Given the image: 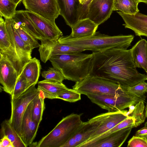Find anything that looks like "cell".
<instances>
[{
    "label": "cell",
    "mask_w": 147,
    "mask_h": 147,
    "mask_svg": "<svg viewBox=\"0 0 147 147\" xmlns=\"http://www.w3.org/2000/svg\"><path fill=\"white\" fill-rule=\"evenodd\" d=\"M132 127L122 129L109 135L88 144L85 147H120L130 134Z\"/></svg>",
    "instance_id": "cell-18"
},
{
    "label": "cell",
    "mask_w": 147,
    "mask_h": 147,
    "mask_svg": "<svg viewBox=\"0 0 147 147\" xmlns=\"http://www.w3.org/2000/svg\"><path fill=\"white\" fill-rule=\"evenodd\" d=\"M81 115L72 113L63 118L37 143V147H61L82 124Z\"/></svg>",
    "instance_id": "cell-4"
},
{
    "label": "cell",
    "mask_w": 147,
    "mask_h": 147,
    "mask_svg": "<svg viewBox=\"0 0 147 147\" xmlns=\"http://www.w3.org/2000/svg\"><path fill=\"white\" fill-rule=\"evenodd\" d=\"M128 147H147V138L134 136L128 142Z\"/></svg>",
    "instance_id": "cell-36"
},
{
    "label": "cell",
    "mask_w": 147,
    "mask_h": 147,
    "mask_svg": "<svg viewBox=\"0 0 147 147\" xmlns=\"http://www.w3.org/2000/svg\"><path fill=\"white\" fill-rule=\"evenodd\" d=\"M93 103L109 111H119L129 108L145 99L126 94L118 96L107 94H88L86 96Z\"/></svg>",
    "instance_id": "cell-6"
},
{
    "label": "cell",
    "mask_w": 147,
    "mask_h": 147,
    "mask_svg": "<svg viewBox=\"0 0 147 147\" xmlns=\"http://www.w3.org/2000/svg\"><path fill=\"white\" fill-rule=\"evenodd\" d=\"M144 102L140 101L134 105V108H129L130 113L129 116L133 117L135 120L134 127H137L144 123L145 119L144 113L145 106Z\"/></svg>",
    "instance_id": "cell-30"
},
{
    "label": "cell",
    "mask_w": 147,
    "mask_h": 147,
    "mask_svg": "<svg viewBox=\"0 0 147 147\" xmlns=\"http://www.w3.org/2000/svg\"><path fill=\"white\" fill-rule=\"evenodd\" d=\"M78 145L73 136L61 147H78Z\"/></svg>",
    "instance_id": "cell-39"
},
{
    "label": "cell",
    "mask_w": 147,
    "mask_h": 147,
    "mask_svg": "<svg viewBox=\"0 0 147 147\" xmlns=\"http://www.w3.org/2000/svg\"><path fill=\"white\" fill-rule=\"evenodd\" d=\"M135 136L147 138V128L144 127L138 130L136 132Z\"/></svg>",
    "instance_id": "cell-40"
},
{
    "label": "cell",
    "mask_w": 147,
    "mask_h": 147,
    "mask_svg": "<svg viewBox=\"0 0 147 147\" xmlns=\"http://www.w3.org/2000/svg\"><path fill=\"white\" fill-rule=\"evenodd\" d=\"M19 76L7 57L0 53V83L3 90L11 95Z\"/></svg>",
    "instance_id": "cell-13"
},
{
    "label": "cell",
    "mask_w": 147,
    "mask_h": 147,
    "mask_svg": "<svg viewBox=\"0 0 147 147\" xmlns=\"http://www.w3.org/2000/svg\"><path fill=\"white\" fill-rule=\"evenodd\" d=\"M92 0H86L84 5H81L80 11V20L86 18L88 6Z\"/></svg>",
    "instance_id": "cell-37"
},
{
    "label": "cell",
    "mask_w": 147,
    "mask_h": 147,
    "mask_svg": "<svg viewBox=\"0 0 147 147\" xmlns=\"http://www.w3.org/2000/svg\"><path fill=\"white\" fill-rule=\"evenodd\" d=\"M45 98L43 92L39 90L38 94L32 100L33 103L32 119L33 121L39 123L42 121L43 111L45 109Z\"/></svg>",
    "instance_id": "cell-27"
},
{
    "label": "cell",
    "mask_w": 147,
    "mask_h": 147,
    "mask_svg": "<svg viewBox=\"0 0 147 147\" xmlns=\"http://www.w3.org/2000/svg\"><path fill=\"white\" fill-rule=\"evenodd\" d=\"M145 115L146 117L147 118V103L146 104V108L145 109Z\"/></svg>",
    "instance_id": "cell-44"
},
{
    "label": "cell",
    "mask_w": 147,
    "mask_h": 147,
    "mask_svg": "<svg viewBox=\"0 0 147 147\" xmlns=\"http://www.w3.org/2000/svg\"><path fill=\"white\" fill-rule=\"evenodd\" d=\"M114 2V0H92L88 6L86 18L98 26L110 18Z\"/></svg>",
    "instance_id": "cell-10"
},
{
    "label": "cell",
    "mask_w": 147,
    "mask_h": 147,
    "mask_svg": "<svg viewBox=\"0 0 147 147\" xmlns=\"http://www.w3.org/2000/svg\"><path fill=\"white\" fill-rule=\"evenodd\" d=\"M139 2L137 0H114L113 11L119 10L125 13L134 15L139 12Z\"/></svg>",
    "instance_id": "cell-26"
},
{
    "label": "cell",
    "mask_w": 147,
    "mask_h": 147,
    "mask_svg": "<svg viewBox=\"0 0 147 147\" xmlns=\"http://www.w3.org/2000/svg\"><path fill=\"white\" fill-rule=\"evenodd\" d=\"M12 19L19 26L37 39L41 40L43 39L42 36L26 14L25 10L16 11Z\"/></svg>",
    "instance_id": "cell-24"
},
{
    "label": "cell",
    "mask_w": 147,
    "mask_h": 147,
    "mask_svg": "<svg viewBox=\"0 0 147 147\" xmlns=\"http://www.w3.org/2000/svg\"><path fill=\"white\" fill-rule=\"evenodd\" d=\"M98 26L89 18L80 20L71 28V32L69 36L75 38L91 36L95 34Z\"/></svg>",
    "instance_id": "cell-21"
},
{
    "label": "cell",
    "mask_w": 147,
    "mask_h": 147,
    "mask_svg": "<svg viewBox=\"0 0 147 147\" xmlns=\"http://www.w3.org/2000/svg\"><path fill=\"white\" fill-rule=\"evenodd\" d=\"M41 69L40 61L35 57L31 59L23 67L21 73L26 79L27 89L37 84Z\"/></svg>",
    "instance_id": "cell-23"
},
{
    "label": "cell",
    "mask_w": 147,
    "mask_h": 147,
    "mask_svg": "<svg viewBox=\"0 0 147 147\" xmlns=\"http://www.w3.org/2000/svg\"><path fill=\"white\" fill-rule=\"evenodd\" d=\"M13 20L14 27L22 40L29 45L32 49L39 47L40 44L38 42V39L19 26L13 19Z\"/></svg>",
    "instance_id": "cell-29"
},
{
    "label": "cell",
    "mask_w": 147,
    "mask_h": 147,
    "mask_svg": "<svg viewBox=\"0 0 147 147\" xmlns=\"http://www.w3.org/2000/svg\"><path fill=\"white\" fill-rule=\"evenodd\" d=\"M81 94L73 89H69L59 94L57 99H61L69 102H75L81 99Z\"/></svg>",
    "instance_id": "cell-34"
},
{
    "label": "cell",
    "mask_w": 147,
    "mask_h": 147,
    "mask_svg": "<svg viewBox=\"0 0 147 147\" xmlns=\"http://www.w3.org/2000/svg\"><path fill=\"white\" fill-rule=\"evenodd\" d=\"M61 16L71 28L80 20L81 4L79 0H57Z\"/></svg>",
    "instance_id": "cell-14"
},
{
    "label": "cell",
    "mask_w": 147,
    "mask_h": 147,
    "mask_svg": "<svg viewBox=\"0 0 147 147\" xmlns=\"http://www.w3.org/2000/svg\"><path fill=\"white\" fill-rule=\"evenodd\" d=\"M134 38L131 34L111 36L96 32L92 36L81 38L62 36L58 41L61 44L80 48L84 51L97 52L115 48L127 49Z\"/></svg>",
    "instance_id": "cell-2"
},
{
    "label": "cell",
    "mask_w": 147,
    "mask_h": 147,
    "mask_svg": "<svg viewBox=\"0 0 147 147\" xmlns=\"http://www.w3.org/2000/svg\"><path fill=\"white\" fill-rule=\"evenodd\" d=\"M117 13L125 22V28L131 29L136 36L147 37V15L139 12L134 15L125 13L121 11Z\"/></svg>",
    "instance_id": "cell-15"
},
{
    "label": "cell",
    "mask_w": 147,
    "mask_h": 147,
    "mask_svg": "<svg viewBox=\"0 0 147 147\" xmlns=\"http://www.w3.org/2000/svg\"><path fill=\"white\" fill-rule=\"evenodd\" d=\"M40 41L38 51L40 59L44 63L55 55L74 54L84 51L80 48L61 44L58 42V40L55 41L42 39Z\"/></svg>",
    "instance_id": "cell-9"
},
{
    "label": "cell",
    "mask_w": 147,
    "mask_h": 147,
    "mask_svg": "<svg viewBox=\"0 0 147 147\" xmlns=\"http://www.w3.org/2000/svg\"><path fill=\"white\" fill-rule=\"evenodd\" d=\"M25 8L45 19L55 23L60 15L57 0H22Z\"/></svg>",
    "instance_id": "cell-8"
},
{
    "label": "cell",
    "mask_w": 147,
    "mask_h": 147,
    "mask_svg": "<svg viewBox=\"0 0 147 147\" xmlns=\"http://www.w3.org/2000/svg\"><path fill=\"white\" fill-rule=\"evenodd\" d=\"M90 76L103 78L122 87L134 86L147 80L139 73L131 57L130 49L112 48L93 52Z\"/></svg>",
    "instance_id": "cell-1"
},
{
    "label": "cell",
    "mask_w": 147,
    "mask_h": 147,
    "mask_svg": "<svg viewBox=\"0 0 147 147\" xmlns=\"http://www.w3.org/2000/svg\"><path fill=\"white\" fill-rule=\"evenodd\" d=\"M42 77L45 79L51 80L62 82L64 77L60 71L53 67H50L47 70L41 73Z\"/></svg>",
    "instance_id": "cell-35"
},
{
    "label": "cell",
    "mask_w": 147,
    "mask_h": 147,
    "mask_svg": "<svg viewBox=\"0 0 147 147\" xmlns=\"http://www.w3.org/2000/svg\"><path fill=\"white\" fill-rule=\"evenodd\" d=\"M135 122L134 119L133 117L129 116L127 118L111 129L97 137L88 141L87 142L88 144L93 142L107 136L115 132L125 128L129 127H134Z\"/></svg>",
    "instance_id": "cell-28"
},
{
    "label": "cell",
    "mask_w": 147,
    "mask_h": 147,
    "mask_svg": "<svg viewBox=\"0 0 147 147\" xmlns=\"http://www.w3.org/2000/svg\"><path fill=\"white\" fill-rule=\"evenodd\" d=\"M26 79L21 73L19 75L14 88L11 95V99L16 98L21 95L27 89Z\"/></svg>",
    "instance_id": "cell-33"
},
{
    "label": "cell",
    "mask_w": 147,
    "mask_h": 147,
    "mask_svg": "<svg viewBox=\"0 0 147 147\" xmlns=\"http://www.w3.org/2000/svg\"><path fill=\"white\" fill-rule=\"evenodd\" d=\"M73 89L81 94H107L118 96L128 94L119 84L107 80L89 75L76 82Z\"/></svg>",
    "instance_id": "cell-5"
},
{
    "label": "cell",
    "mask_w": 147,
    "mask_h": 147,
    "mask_svg": "<svg viewBox=\"0 0 147 147\" xmlns=\"http://www.w3.org/2000/svg\"><path fill=\"white\" fill-rule=\"evenodd\" d=\"M18 5L10 0H0V15L5 19H12Z\"/></svg>",
    "instance_id": "cell-31"
},
{
    "label": "cell",
    "mask_w": 147,
    "mask_h": 147,
    "mask_svg": "<svg viewBox=\"0 0 147 147\" xmlns=\"http://www.w3.org/2000/svg\"><path fill=\"white\" fill-rule=\"evenodd\" d=\"M0 147H14L12 143L6 136H4L1 138Z\"/></svg>",
    "instance_id": "cell-38"
},
{
    "label": "cell",
    "mask_w": 147,
    "mask_h": 147,
    "mask_svg": "<svg viewBox=\"0 0 147 147\" xmlns=\"http://www.w3.org/2000/svg\"><path fill=\"white\" fill-rule=\"evenodd\" d=\"M139 3L142 2L147 4V0H137Z\"/></svg>",
    "instance_id": "cell-42"
},
{
    "label": "cell",
    "mask_w": 147,
    "mask_h": 147,
    "mask_svg": "<svg viewBox=\"0 0 147 147\" xmlns=\"http://www.w3.org/2000/svg\"><path fill=\"white\" fill-rule=\"evenodd\" d=\"M86 0H79L81 5H84L85 3Z\"/></svg>",
    "instance_id": "cell-43"
},
{
    "label": "cell",
    "mask_w": 147,
    "mask_h": 147,
    "mask_svg": "<svg viewBox=\"0 0 147 147\" xmlns=\"http://www.w3.org/2000/svg\"><path fill=\"white\" fill-rule=\"evenodd\" d=\"M123 88L131 95L145 99L144 94L147 92V83L145 81L141 82L132 86Z\"/></svg>",
    "instance_id": "cell-32"
},
{
    "label": "cell",
    "mask_w": 147,
    "mask_h": 147,
    "mask_svg": "<svg viewBox=\"0 0 147 147\" xmlns=\"http://www.w3.org/2000/svg\"><path fill=\"white\" fill-rule=\"evenodd\" d=\"M92 54L81 53L71 55H58L49 60L53 67L60 71L65 79L75 82L90 75Z\"/></svg>",
    "instance_id": "cell-3"
},
{
    "label": "cell",
    "mask_w": 147,
    "mask_h": 147,
    "mask_svg": "<svg viewBox=\"0 0 147 147\" xmlns=\"http://www.w3.org/2000/svg\"><path fill=\"white\" fill-rule=\"evenodd\" d=\"M10 0L18 5L22 1V0Z\"/></svg>",
    "instance_id": "cell-41"
},
{
    "label": "cell",
    "mask_w": 147,
    "mask_h": 147,
    "mask_svg": "<svg viewBox=\"0 0 147 147\" xmlns=\"http://www.w3.org/2000/svg\"><path fill=\"white\" fill-rule=\"evenodd\" d=\"M144 127L147 128V121L146 122Z\"/></svg>",
    "instance_id": "cell-45"
},
{
    "label": "cell",
    "mask_w": 147,
    "mask_h": 147,
    "mask_svg": "<svg viewBox=\"0 0 147 147\" xmlns=\"http://www.w3.org/2000/svg\"><path fill=\"white\" fill-rule=\"evenodd\" d=\"M0 138L7 136L11 141L14 147H27L15 129L10 124L9 120L5 119L1 124Z\"/></svg>",
    "instance_id": "cell-25"
},
{
    "label": "cell",
    "mask_w": 147,
    "mask_h": 147,
    "mask_svg": "<svg viewBox=\"0 0 147 147\" xmlns=\"http://www.w3.org/2000/svg\"></svg>",
    "instance_id": "cell-46"
},
{
    "label": "cell",
    "mask_w": 147,
    "mask_h": 147,
    "mask_svg": "<svg viewBox=\"0 0 147 147\" xmlns=\"http://www.w3.org/2000/svg\"><path fill=\"white\" fill-rule=\"evenodd\" d=\"M25 11L43 39L56 41L63 35L62 32L55 23L52 22L28 10Z\"/></svg>",
    "instance_id": "cell-11"
},
{
    "label": "cell",
    "mask_w": 147,
    "mask_h": 147,
    "mask_svg": "<svg viewBox=\"0 0 147 147\" xmlns=\"http://www.w3.org/2000/svg\"><path fill=\"white\" fill-rule=\"evenodd\" d=\"M35 85L31 86L18 98L11 100V114L9 121L22 139V122L24 113L28 105L39 92Z\"/></svg>",
    "instance_id": "cell-7"
},
{
    "label": "cell",
    "mask_w": 147,
    "mask_h": 147,
    "mask_svg": "<svg viewBox=\"0 0 147 147\" xmlns=\"http://www.w3.org/2000/svg\"><path fill=\"white\" fill-rule=\"evenodd\" d=\"M108 112L98 115L86 122H83L73 136L79 146L86 141L95 131Z\"/></svg>",
    "instance_id": "cell-17"
},
{
    "label": "cell",
    "mask_w": 147,
    "mask_h": 147,
    "mask_svg": "<svg viewBox=\"0 0 147 147\" xmlns=\"http://www.w3.org/2000/svg\"><path fill=\"white\" fill-rule=\"evenodd\" d=\"M37 89L43 92L45 98L53 99L68 88L62 82L45 79L38 82Z\"/></svg>",
    "instance_id": "cell-22"
},
{
    "label": "cell",
    "mask_w": 147,
    "mask_h": 147,
    "mask_svg": "<svg viewBox=\"0 0 147 147\" xmlns=\"http://www.w3.org/2000/svg\"><path fill=\"white\" fill-rule=\"evenodd\" d=\"M32 101L27 107L22 122V139L27 147L33 142L37 134L40 123L33 120Z\"/></svg>",
    "instance_id": "cell-16"
},
{
    "label": "cell",
    "mask_w": 147,
    "mask_h": 147,
    "mask_svg": "<svg viewBox=\"0 0 147 147\" xmlns=\"http://www.w3.org/2000/svg\"><path fill=\"white\" fill-rule=\"evenodd\" d=\"M5 20L11 47L15 49L23 67L32 59L31 54L32 49L22 40L16 31L14 27L12 19H5Z\"/></svg>",
    "instance_id": "cell-12"
},
{
    "label": "cell",
    "mask_w": 147,
    "mask_h": 147,
    "mask_svg": "<svg viewBox=\"0 0 147 147\" xmlns=\"http://www.w3.org/2000/svg\"><path fill=\"white\" fill-rule=\"evenodd\" d=\"M130 51L136 67L143 69L147 75V41L145 39H141Z\"/></svg>",
    "instance_id": "cell-20"
},
{
    "label": "cell",
    "mask_w": 147,
    "mask_h": 147,
    "mask_svg": "<svg viewBox=\"0 0 147 147\" xmlns=\"http://www.w3.org/2000/svg\"><path fill=\"white\" fill-rule=\"evenodd\" d=\"M129 114V111L127 110L108 112L107 115L87 141L96 138L111 129L127 118Z\"/></svg>",
    "instance_id": "cell-19"
}]
</instances>
